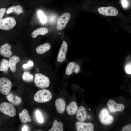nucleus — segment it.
Segmentation results:
<instances>
[{"label":"nucleus","mask_w":131,"mask_h":131,"mask_svg":"<svg viewBox=\"0 0 131 131\" xmlns=\"http://www.w3.org/2000/svg\"><path fill=\"white\" fill-rule=\"evenodd\" d=\"M52 94L49 90L46 89L40 90L37 92L34 96V99L39 103H44L50 101L52 99Z\"/></svg>","instance_id":"1"},{"label":"nucleus","mask_w":131,"mask_h":131,"mask_svg":"<svg viewBox=\"0 0 131 131\" xmlns=\"http://www.w3.org/2000/svg\"><path fill=\"white\" fill-rule=\"evenodd\" d=\"M34 81L36 86L41 88L48 87L50 83L49 78L40 73H37L35 74Z\"/></svg>","instance_id":"2"},{"label":"nucleus","mask_w":131,"mask_h":131,"mask_svg":"<svg viewBox=\"0 0 131 131\" xmlns=\"http://www.w3.org/2000/svg\"><path fill=\"white\" fill-rule=\"evenodd\" d=\"M0 111L10 117H14L16 115V110L14 106L6 102H3L0 104Z\"/></svg>","instance_id":"3"},{"label":"nucleus","mask_w":131,"mask_h":131,"mask_svg":"<svg viewBox=\"0 0 131 131\" xmlns=\"http://www.w3.org/2000/svg\"><path fill=\"white\" fill-rule=\"evenodd\" d=\"M11 81L8 78H0V92L4 95H7L10 91L12 87Z\"/></svg>","instance_id":"4"},{"label":"nucleus","mask_w":131,"mask_h":131,"mask_svg":"<svg viewBox=\"0 0 131 131\" xmlns=\"http://www.w3.org/2000/svg\"><path fill=\"white\" fill-rule=\"evenodd\" d=\"M16 22L13 17H8L0 19V29L9 30L13 28Z\"/></svg>","instance_id":"5"},{"label":"nucleus","mask_w":131,"mask_h":131,"mask_svg":"<svg viewBox=\"0 0 131 131\" xmlns=\"http://www.w3.org/2000/svg\"><path fill=\"white\" fill-rule=\"evenodd\" d=\"M99 118L101 123L105 125L111 124L113 121V118L110 115L108 112L105 108L102 109L99 115Z\"/></svg>","instance_id":"6"},{"label":"nucleus","mask_w":131,"mask_h":131,"mask_svg":"<svg viewBox=\"0 0 131 131\" xmlns=\"http://www.w3.org/2000/svg\"><path fill=\"white\" fill-rule=\"evenodd\" d=\"M70 16V14L68 12H65L62 14L57 20L56 26L57 29L60 30L64 28L69 21Z\"/></svg>","instance_id":"7"},{"label":"nucleus","mask_w":131,"mask_h":131,"mask_svg":"<svg viewBox=\"0 0 131 131\" xmlns=\"http://www.w3.org/2000/svg\"><path fill=\"white\" fill-rule=\"evenodd\" d=\"M98 11L101 14L107 16H115L118 14L117 10L112 6L101 7L99 8Z\"/></svg>","instance_id":"8"},{"label":"nucleus","mask_w":131,"mask_h":131,"mask_svg":"<svg viewBox=\"0 0 131 131\" xmlns=\"http://www.w3.org/2000/svg\"><path fill=\"white\" fill-rule=\"evenodd\" d=\"M75 127L78 131H93L94 126L91 123H85L77 122L75 124Z\"/></svg>","instance_id":"9"},{"label":"nucleus","mask_w":131,"mask_h":131,"mask_svg":"<svg viewBox=\"0 0 131 131\" xmlns=\"http://www.w3.org/2000/svg\"><path fill=\"white\" fill-rule=\"evenodd\" d=\"M109 110L111 112H121L124 109L125 106L122 104H118L114 101L110 99L107 103Z\"/></svg>","instance_id":"10"},{"label":"nucleus","mask_w":131,"mask_h":131,"mask_svg":"<svg viewBox=\"0 0 131 131\" xmlns=\"http://www.w3.org/2000/svg\"><path fill=\"white\" fill-rule=\"evenodd\" d=\"M67 49V44L66 41H64L62 44L59 52L57 58L58 62H62L65 60Z\"/></svg>","instance_id":"11"},{"label":"nucleus","mask_w":131,"mask_h":131,"mask_svg":"<svg viewBox=\"0 0 131 131\" xmlns=\"http://www.w3.org/2000/svg\"><path fill=\"white\" fill-rule=\"evenodd\" d=\"M80 70V67L78 64L74 62H71L67 66L66 72L67 75H70L73 72L77 74L79 72Z\"/></svg>","instance_id":"12"},{"label":"nucleus","mask_w":131,"mask_h":131,"mask_svg":"<svg viewBox=\"0 0 131 131\" xmlns=\"http://www.w3.org/2000/svg\"><path fill=\"white\" fill-rule=\"evenodd\" d=\"M11 48V46L8 43L2 45L0 48V54L5 57H10L12 54L10 50Z\"/></svg>","instance_id":"13"},{"label":"nucleus","mask_w":131,"mask_h":131,"mask_svg":"<svg viewBox=\"0 0 131 131\" xmlns=\"http://www.w3.org/2000/svg\"><path fill=\"white\" fill-rule=\"evenodd\" d=\"M76 115L77 120L79 121L83 122L86 120L87 114L84 106H81L79 107L76 112Z\"/></svg>","instance_id":"14"},{"label":"nucleus","mask_w":131,"mask_h":131,"mask_svg":"<svg viewBox=\"0 0 131 131\" xmlns=\"http://www.w3.org/2000/svg\"><path fill=\"white\" fill-rule=\"evenodd\" d=\"M55 103L57 112L60 114L63 113L66 107V104L65 100L62 98H58L56 100Z\"/></svg>","instance_id":"15"},{"label":"nucleus","mask_w":131,"mask_h":131,"mask_svg":"<svg viewBox=\"0 0 131 131\" xmlns=\"http://www.w3.org/2000/svg\"><path fill=\"white\" fill-rule=\"evenodd\" d=\"M20 60L19 57L16 55H13L10 57L8 60L9 68L11 71L14 72H16V65Z\"/></svg>","instance_id":"16"},{"label":"nucleus","mask_w":131,"mask_h":131,"mask_svg":"<svg viewBox=\"0 0 131 131\" xmlns=\"http://www.w3.org/2000/svg\"><path fill=\"white\" fill-rule=\"evenodd\" d=\"M18 115L21 122L23 123L30 122L32 121L28 111L26 109H24L21 112L19 113Z\"/></svg>","instance_id":"17"},{"label":"nucleus","mask_w":131,"mask_h":131,"mask_svg":"<svg viewBox=\"0 0 131 131\" xmlns=\"http://www.w3.org/2000/svg\"><path fill=\"white\" fill-rule=\"evenodd\" d=\"M6 98L10 103L14 105H18L22 101L20 97L12 93H9L8 94Z\"/></svg>","instance_id":"18"},{"label":"nucleus","mask_w":131,"mask_h":131,"mask_svg":"<svg viewBox=\"0 0 131 131\" xmlns=\"http://www.w3.org/2000/svg\"><path fill=\"white\" fill-rule=\"evenodd\" d=\"M78 109V107L75 101H73L67 106L66 110L69 115H73L76 113Z\"/></svg>","instance_id":"19"},{"label":"nucleus","mask_w":131,"mask_h":131,"mask_svg":"<svg viewBox=\"0 0 131 131\" xmlns=\"http://www.w3.org/2000/svg\"><path fill=\"white\" fill-rule=\"evenodd\" d=\"M51 47L49 43H46L38 46L36 48V53L39 54H42L49 50Z\"/></svg>","instance_id":"20"},{"label":"nucleus","mask_w":131,"mask_h":131,"mask_svg":"<svg viewBox=\"0 0 131 131\" xmlns=\"http://www.w3.org/2000/svg\"><path fill=\"white\" fill-rule=\"evenodd\" d=\"M23 12L22 6L19 5H18L16 6H13L9 7L6 12L7 14L14 12L17 15H19L23 13Z\"/></svg>","instance_id":"21"},{"label":"nucleus","mask_w":131,"mask_h":131,"mask_svg":"<svg viewBox=\"0 0 131 131\" xmlns=\"http://www.w3.org/2000/svg\"><path fill=\"white\" fill-rule=\"evenodd\" d=\"M48 29L45 27H41L34 31L31 33L32 37L33 38H36L39 35H44L48 32Z\"/></svg>","instance_id":"22"},{"label":"nucleus","mask_w":131,"mask_h":131,"mask_svg":"<svg viewBox=\"0 0 131 131\" xmlns=\"http://www.w3.org/2000/svg\"><path fill=\"white\" fill-rule=\"evenodd\" d=\"M64 125L61 121L58 122L57 120H55L53 121L52 127L49 131H63Z\"/></svg>","instance_id":"23"},{"label":"nucleus","mask_w":131,"mask_h":131,"mask_svg":"<svg viewBox=\"0 0 131 131\" xmlns=\"http://www.w3.org/2000/svg\"><path fill=\"white\" fill-rule=\"evenodd\" d=\"M9 67V66L8 61L6 59H3L0 63V71L6 72Z\"/></svg>","instance_id":"24"},{"label":"nucleus","mask_w":131,"mask_h":131,"mask_svg":"<svg viewBox=\"0 0 131 131\" xmlns=\"http://www.w3.org/2000/svg\"><path fill=\"white\" fill-rule=\"evenodd\" d=\"M22 78L24 81L28 82L32 81L34 78L33 75L29 72H24L22 75Z\"/></svg>","instance_id":"25"},{"label":"nucleus","mask_w":131,"mask_h":131,"mask_svg":"<svg viewBox=\"0 0 131 131\" xmlns=\"http://www.w3.org/2000/svg\"><path fill=\"white\" fill-rule=\"evenodd\" d=\"M37 14L41 22L43 23H45L46 22L47 19L43 12L41 10H39L37 12Z\"/></svg>","instance_id":"26"},{"label":"nucleus","mask_w":131,"mask_h":131,"mask_svg":"<svg viewBox=\"0 0 131 131\" xmlns=\"http://www.w3.org/2000/svg\"><path fill=\"white\" fill-rule=\"evenodd\" d=\"M36 116L38 122L40 123H42L44 120L41 112L38 110H37L35 112Z\"/></svg>","instance_id":"27"},{"label":"nucleus","mask_w":131,"mask_h":131,"mask_svg":"<svg viewBox=\"0 0 131 131\" xmlns=\"http://www.w3.org/2000/svg\"><path fill=\"white\" fill-rule=\"evenodd\" d=\"M33 61L31 60H29L27 63L23 64L22 66V67L24 69H27L32 67L33 66Z\"/></svg>","instance_id":"28"},{"label":"nucleus","mask_w":131,"mask_h":131,"mask_svg":"<svg viewBox=\"0 0 131 131\" xmlns=\"http://www.w3.org/2000/svg\"><path fill=\"white\" fill-rule=\"evenodd\" d=\"M131 63L127 65L125 68L126 72L128 74H131Z\"/></svg>","instance_id":"29"},{"label":"nucleus","mask_w":131,"mask_h":131,"mask_svg":"<svg viewBox=\"0 0 131 131\" xmlns=\"http://www.w3.org/2000/svg\"><path fill=\"white\" fill-rule=\"evenodd\" d=\"M131 124H129L124 127L122 129L121 131H131Z\"/></svg>","instance_id":"30"},{"label":"nucleus","mask_w":131,"mask_h":131,"mask_svg":"<svg viewBox=\"0 0 131 131\" xmlns=\"http://www.w3.org/2000/svg\"><path fill=\"white\" fill-rule=\"evenodd\" d=\"M6 10V8H2L0 9V19L3 17Z\"/></svg>","instance_id":"31"},{"label":"nucleus","mask_w":131,"mask_h":131,"mask_svg":"<svg viewBox=\"0 0 131 131\" xmlns=\"http://www.w3.org/2000/svg\"><path fill=\"white\" fill-rule=\"evenodd\" d=\"M124 8H126L128 6V3L126 0H122L121 2Z\"/></svg>","instance_id":"32"},{"label":"nucleus","mask_w":131,"mask_h":131,"mask_svg":"<svg viewBox=\"0 0 131 131\" xmlns=\"http://www.w3.org/2000/svg\"><path fill=\"white\" fill-rule=\"evenodd\" d=\"M29 130L28 127L26 125H24L22 128V131H28Z\"/></svg>","instance_id":"33"},{"label":"nucleus","mask_w":131,"mask_h":131,"mask_svg":"<svg viewBox=\"0 0 131 131\" xmlns=\"http://www.w3.org/2000/svg\"></svg>","instance_id":"34"}]
</instances>
